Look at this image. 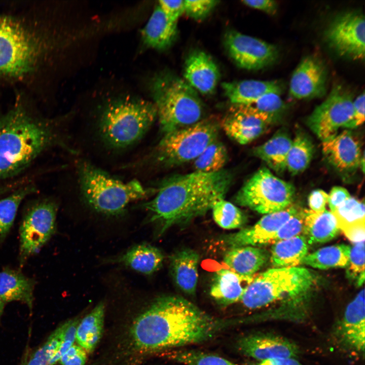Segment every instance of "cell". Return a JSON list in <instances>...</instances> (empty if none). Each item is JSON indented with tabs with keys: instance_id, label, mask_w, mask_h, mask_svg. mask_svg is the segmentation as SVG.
I'll return each mask as SVG.
<instances>
[{
	"instance_id": "cell-33",
	"label": "cell",
	"mask_w": 365,
	"mask_h": 365,
	"mask_svg": "<svg viewBox=\"0 0 365 365\" xmlns=\"http://www.w3.org/2000/svg\"><path fill=\"white\" fill-rule=\"evenodd\" d=\"M350 250V246L344 244L325 246L307 254L302 264L322 270L346 268Z\"/></svg>"
},
{
	"instance_id": "cell-9",
	"label": "cell",
	"mask_w": 365,
	"mask_h": 365,
	"mask_svg": "<svg viewBox=\"0 0 365 365\" xmlns=\"http://www.w3.org/2000/svg\"><path fill=\"white\" fill-rule=\"evenodd\" d=\"M220 127L215 120L205 119L164 134L153 154L155 162L171 167L194 161L217 139Z\"/></svg>"
},
{
	"instance_id": "cell-8",
	"label": "cell",
	"mask_w": 365,
	"mask_h": 365,
	"mask_svg": "<svg viewBox=\"0 0 365 365\" xmlns=\"http://www.w3.org/2000/svg\"><path fill=\"white\" fill-rule=\"evenodd\" d=\"M314 281L307 269L294 267L274 268L254 277L240 301L244 307L256 309L285 299L305 294Z\"/></svg>"
},
{
	"instance_id": "cell-44",
	"label": "cell",
	"mask_w": 365,
	"mask_h": 365,
	"mask_svg": "<svg viewBox=\"0 0 365 365\" xmlns=\"http://www.w3.org/2000/svg\"><path fill=\"white\" fill-rule=\"evenodd\" d=\"M78 322L71 320L64 323L62 341L58 351L51 359L49 365H54L59 361L62 355L73 345L76 340V331Z\"/></svg>"
},
{
	"instance_id": "cell-49",
	"label": "cell",
	"mask_w": 365,
	"mask_h": 365,
	"mask_svg": "<svg viewBox=\"0 0 365 365\" xmlns=\"http://www.w3.org/2000/svg\"><path fill=\"white\" fill-rule=\"evenodd\" d=\"M328 202V194L322 190L313 191L308 197L310 210L315 212H322L326 210Z\"/></svg>"
},
{
	"instance_id": "cell-22",
	"label": "cell",
	"mask_w": 365,
	"mask_h": 365,
	"mask_svg": "<svg viewBox=\"0 0 365 365\" xmlns=\"http://www.w3.org/2000/svg\"><path fill=\"white\" fill-rule=\"evenodd\" d=\"M254 277L241 276L230 269L214 273L210 289L211 297L220 305L228 306L240 301Z\"/></svg>"
},
{
	"instance_id": "cell-5",
	"label": "cell",
	"mask_w": 365,
	"mask_h": 365,
	"mask_svg": "<svg viewBox=\"0 0 365 365\" xmlns=\"http://www.w3.org/2000/svg\"><path fill=\"white\" fill-rule=\"evenodd\" d=\"M78 173L84 200L105 215H122L129 203L145 198L151 192L137 180L123 182L87 161L79 163Z\"/></svg>"
},
{
	"instance_id": "cell-13",
	"label": "cell",
	"mask_w": 365,
	"mask_h": 365,
	"mask_svg": "<svg viewBox=\"0 0 365 365\" xmlns=\"http://www.w3.org/2000/svg\"><path fill=\"white\" fill-rule=\"evenodd\" d=\"M364 17L357 11H348L335 16L324 32L329 47L341 57L363 60L365 56Z\"/></svg>"
},
{
	"instance_id": "cell-16",
	"label": "cell",
	"mask_w": 365,
	"mask_h": 365,
	"mask_svg": "<svg viewBox=\"0 0 365 365\" xmlns=\"http://www.w3.org/2000/svg\"><path fill=\"white\" fill-rule=\"evenodd\" d=\"M300 209L292 204L282 210L267 214L253 226L226 236L225 243L231 248L268 244L282 225Z\"/></svg>"
},
{
	"instance_id": "cell-24",
	"label": "cell",
	"mask_w": 365,
	"mask_h": 365,
	"mask_svg": "<svg viewBox=\"0 0 365 365\" xmlns=\"http://www.w3.org/2000/svg\"><path fill=\"white\" fill-rule=\"evenodd\" d=\"M35 280L20 270L5 268L0 272V299L6 304L20 302L31 310L34 301Z\"/></svg>"
},
{
	"instance_id": "cell-20",
	"label": "cell",
	"mask_w": 365,
	"mask_h": 365,
	"mask_svg": "<svg viewBox=\"0 0 365 365\" xmlns=\"http://www.w3.org/2000/svg\"><path fill=\"white\" fill-rule=\"evenodd\" d=\"M322 151L328 163L341 173H353L359 167L362 156L360 142L350 130L322 142Z\"/></svg>"
},
{
	"instance_id": "cell-15",
	"label": "cell",
	"mask_w": 365,
	"mask_h": 365,
	"mask_svg": "<svg viewBox=\"0 0 365 365\" xmlns=\"http://www.w3.org/2000/svg\"><path fill=\"white\" fill-rule=\"evenodd\" d=\"M337 344L346 351L364 356L365 349L364 290L347 305L333 333Z\"/></svg>"
},
{
	"instance_id": "cell-30",
	"label": "cell",
	"mask_w": 365,
	"mask_h": 365,
	"mask_svg": "<svg viewBox=\"0 0 365 365\" xmlns=\"http://www.w3.org/2000/svg\"><path fill=\"white\" fill-rule=\"evenodd\" d=\"M339 230L336 219L330 211L315 212L305 209L303 233L308 242H328L338 234Z\"/></svg>"
},
{
	"instance_id": "cell-21",
	"label": "cell",
	"mask_w": 365,
	"mask_h": 365,
	"mask_svg": "<svg viewBox=\"0 0 365 365\" xmlns=\"http://www.w3.org/2000/svg\"><path fill=\"white\" fill-rule=\"evenodd\" d=\"M185 81L197 92L203 95L214 92L217 85L220 72L212 58L200 50L191 52L184 64Z\"/></svg>"
},
{
	"instance_id": "cell-39",
	"label": "cell",
	"mask_w": 365,
	"mask_h": 365,
	"mask_svg": "<svg viewBox=\"0 0 365 365\" xmlns=\"http://www.w3.org/2000/svg\"><path fill=\"white\" fill-rule=\"evenodd\" d=\"M248 104L271 125L280 122L288 108L280 94L275 92L267 93Z\"/></svg>"
},
{
	"instance_id": "cell-25",
	"label": "cell",
	"mask_w": 365,
	"mask_h": 365,
	"mask_svg": "<svg viewBox=\"0 0 365 365\" xmlns=\"http://www.w3.org/2000/svg\"><path fill=\"white\" fill-rule=\"evenodd\" d=\"M224 93L232 104H250L270 92L281 94L282 86L276 81L244 80L222 84Z\"/></svg>"
},
{
	"instance_id": "cell-48",
	"label": "cell",
	"mask_w": 365,
	"mask_h": 365,
	"mask_svg": "<svg viewBox=\"0 0 365 365\" xmlns=\"http://www.w3.org/2000/svg\"><path fill=\"white\" fill-rule=\"evenodd\" d=\"M348 191L342 187L335 186L332 188L328 194V202L330 211L334 212L344 202L351 198Z\"/></svg>"
},
{
	"instance_id": "cell-7",
	"label": "cell",
	"mask_w": 365,
	"mask_h": 365,
	"mask_svg": "<svg viewBox=\"0 0 365 365\" xmlns=\"http://www.w3.org/2000/svg\"><path fill=\"white\" fill-rule=\"evenodd\" d=\"M44 49L41 40L20 21L0 15V77L20 79L31 73Z\"/></svg>"
},
{
	"instance_id": "cell-26",
	"label": "cell",
	"mask_w": 365,
	"mask_h": 365,
	"mask_svg": "<svg viewBox=\"0 0 365 365\" xmlns=\"http://www.w3.org/2000/svg\"><path fill=\"white\" fill-rule=\"evenodd\" d=\"M199 256L194 250L182 249L170 259L172 277L177 286L189 295H194L198 278Z\"/></svg>"
},
{
	"instance_id": "cell-50",
	"label": "cell",
	"mask_w": 365,
	"mask_h": 365,
	"mask_svg": "<svg viewBox=\"0 0 365 365\" xmlns=\"http://www.w3.org/2000/svg\"><path fill=\"white\" fill-rule=\"evenodd\" d=\"M242 2L249 7L263 11L272 15L276 13L278 9L277 2L273 0H245Z\"/></svg>"
},
{
	"instance_id": "cell-42",
	"label": "cell",
	"mask_w": 365,
	"mask_h": 365,
	"mask_svg": "<svg viewBox=\"0 0 365 365\" xmlns=\"http://www.w3.org/2000/svg\"><path fill=\"white\" fill-rule=\"evenodd\" d=\"M305 209H300L278 230L270 241L269 244L289 239L303 232Z\"/></svg>"
},
{
	"instance_id": "cell-31",
	"label": "cell",
	"mask_w": 365,
	"mask_h": 365,
	"mask_svg": "<svg viewBox=\"0 0 365 365\" xmlns=\"http://www.w3.org/2000/svg\"><path fill=\"white\" fill-rule=\"evenodd\" d=\"M308 247L306 238L299 235L273 244L269 259L275 268L298 267L307 254Z\"/></svg>"
},
{
	"instance_id": "cell-12",
	"label": "cell",
	"mask_w": 365,
	"mask_h": 365,
	"mask_svg": "<svg viewBox=\"0 0 365 365\" xmlns=\"http://www.w3.org/2000/svg\"><path fill=\"white\" fill-rule=\"evenodd\" d=\"M353 110L352 93L341 85L333 87L327 98L307 119L309 128L322 141L329 140L351 119Z\"/></svg>"
},
{
	"instance_id": "cell-51",
	"label": "cell",
	"mask_w": 365,
	"mask_h": 365,
	"mask_svg": "<svg viewBox=\"0 0 365 365\" xmlns=\"http://www.w3.org/2000/svg\"><path fill=\"white\" fill-rule=\"evenodd\" d=\"M255 365H303L295 358L278 357L258 361Z\"/></svg>"
},
{
	"instance_id": "cell-6",
	"label": "cell",
	"mask_w": 365,
	"mask_h": 365,
	"mask_svg": "<svg viewBox=\"0 0 365 365\" xmlns=\"http://www.w3.org/2000/svg\"><path fill=\"white\" fill-rule=\"evenodd\" d=\"M157 118L151 102L124 97L108 103L100 115L99 133L106 145L122 149L138 141Z\"/></svg>"
},
{
	"instance_id": "cell-28",
	"label": "cell",
	"mask_w": 365,
	"mask_h": 365,
	"mask_svg": "<svg viewBox=\"0 0 365 365\" xmlns=\"http://www.w3.org/2000/svg\"><path fill=\"white\" fill-rule=\"evenodd\" d=\"M164 256L161 251L148 244L135 245L122 255L112 259V262L122 264L144 274L150 275L162 266Z\"/></svg>"
},
{
	"instance_id": "cell-11",
	"label": "cell",
	"mask_w": 365,
	"mask_h": 365,
	"mask_svg": "<svg viewBox=\"0 0 365 365\" xmlns=\"http://www.w3.org/2000/svg\"><path fill=\"white\" fill-rule=\"evenodd\" d=\"M57 211L56 203L50 199L39 201L26 211L19 227L20 266L38 253L54 234Z\"/></svg>"
},
{
	"instance_id": "cell-38",
	"label": "cell",
	"mask_w": 365,
	"mask_h": 365,
	"mask_svg": "<svg viewBox=\"0 0 365 365\" xmlns=\"http://www.w3.org/2000/svg\"><path fill=\"white\" fill-rule=\"evenodd\" d=\"M165 352L168 359L185 365H237L216 354L198 350L172 349Z\"/></svg>"
},
{
	"instance_id": "cell-17",
	"label": "cell",
	"mask_w": 365,
	"mask_h": 365,
	"mask_svg": "<svg viewBox=\"0 0 365 365\" xmlns=\"http://www.w3.org/2000/svg\"><path fill=\"white\" fill-rule=\"evenodd\" d=\"M221 125L226 134L240 144L249 143L271 125L248 104H232Z\"/></svg>"
},
{
	"instance_id": "cell-43",
	"label": "cell",
	"mask_w": 365,
	"mask_h": 365,
	"mask_svg": "<svg viewBox=\"0 0 365 365\" xmlns=\"http://www.w3.org/2000/svg\"><path fill=\"white\" fill-rule=\"evenodd\" d=\"M218 3L214 0L184 1L185 13L195 20H202L210 14Z\"/></svg>"
},
{
	"instance_id": "cell-47",
	"label": "cell",
	"mask_w": 365,
	"mask_h": 365,
	"mask_svg": "<svg viewBox=\"0 0 365 365\" xmlns=\"http://www.w3.org/2000/svg\"><path fill=\"white\" fill-rule=\"evenodd\" d=\"M167 18L176 23L185 13L184 1H159L158 4Z\"/></svg>"
},
{
	"instance_id": "cell-34",
	"label": "cell",
	"mask_w": 365,
	"mask_h": 365,
	"mask_svg": "<svg viewBox=\"0 0 365 365\" xmlns=\"http://www.w3.org/2000/svg\"><path fill=\"white\" fill-rule=\"evenodd\" d=\"M314 150L310 138L304 132L298 130L288 153L286 169L293 175L303 172L310 163Z\"/></svg>"
},
{
	"instance_id": "cell-45",
	"label": "cell",
	"mask_w": 365,
	"mask_h": 365,
	"mask_svg": "<svg viewBox=\"0 0 365 365\" xmlns=\"http://www.w3.org/2000/svg\"><path fill=\"white\" fill-rule=\"evenodd\" d=\"M364 92L358 95L353 100V110L351 119L343 126L348 130L356 128L364 121Z\"/></svg>"
},
{
	"instance_id": "cell-36",
	"label": "cell",
	"mask_w": 365,
	"mask_h": 365,
	"mask_svg": "<svg viewBox=\"0 0 365 365\" xmlns=\"http://www.w3.org/2000/svg\"><path fill=\"white\" fill-rule=\"evenodd\" d=\"M228 159L227 150L218 139L210 143L193 161L195 171L212 173L221 171Z\"/></svg>"
},
{
	"instance_id": "cell-18",
	"label": "cell",
	"mask_w": 365,
	"mask_h": 365,
	"mask_svg": "<svg viewBox=\"0 0 365 365\" xmlns=\"http://www.w3.org/2000/svg\"><path fill=\"white\" fill-rule=\"evenodd\" d=\"M236 346L243 355L258 361L278 357L296 358L298 346L287 338L271 333H253L240 338Z\"/></svg>"
},
{
	"instance_id": "cell-3",
	"label": "cell",
	"mask_w": 365,
	"mask_h": 365,
	"mask_svg": "<svg viewBox=\"0 0 365 365\" xmlns=\"http://www.w3.org/2000/svg\"><path fill=\"white\" fill-rule=\"evenodd\" d=\"M61 142L56 121L37 115L17 100L0 117V180L20 173Z\"/></svg>"
},
{
	"instance_id": "cell-52",
	"label": "cell",
	"mask_w": 365,
	"mask_h": 365,
	"mask_svg": "<svg viewBox=\"0 0 365 365\" xmlns=\"http://www.w3.org/2000/svg\"><path fill=\"white\" fill-rule=\"evenodd\" d=\"M359 167H360L363 173H364V153L362 154V156L361 157L360 161V164H359Z\"/></svg>"
},
{
	"instance_id": "cell-32",
	"label": "cell",
	"mask_w": 365,
	"mask_h": 365,
	"mask_svg": "<svg viewBox=\"0 0 365 365\" xmlns=\"http://www.w3.org/2000/svg\"><path fill=\"white\" fill-rule=\"evenodd\" d=\"M104 314V306L100 303L77 326L76 340L88 352L94 350L101 337Z\"/></svg>"
},
{
	"instance_id": "cell-53",
	"label": "cell",
	"mask_w": 365,
	"mask_h": 365,
	"mask_svg": "<svg viewBox=\"0 0 365 365\" xmlns=\"http://www.w3.org/2000/svg\"><path fill=\"white\" fill-rule=\"evenodd\" d=\"M5 304L0 299V320L3 315Z\"/></svg>"
},
{
	"instance_id": "cell-4",
	"label": "cell",
	"mask_w": 365,
	"mask_h": 365,
	"mask_svg": "<svg viewBox=\"0 0 365 365\" xmlns=\"http://www.w3.org/2000/svg\"><path fill=\"white\" fill-rule=\"evenodd\" d=\"M150 91L163 134L203 119L204 105L197 92L174 74L164 71L155 76Z\"/></svg>"
},
{
	"instance_id": "cell-41",
	"label": "cell",
	"mask_w": 365,
	"mask_h": 365,
	"mask_svg": "<svg viewBox=\"0 0 365 365\" xmlns=\"http://www.w3.org/2000/svg\"><path fill=\"white\" fill-rule=\"evenodd\" d=\"M346 275L353 281L357 286H361L364 280V242L355 243L351 247Z\"/></svg>"
},
{
	"instance_id": "cell-46",
	"label": "cell",
	"mask_w": 365,
	"mask_h": 365,
	"mask_svg": "<svg viewBox=\"0 0 365 365\" xmlns=\"http://www.w3.org/2000/svg\"><path fill=\"white\" fill-rule=\"evenodd\" d=\"M86 359L87 354L85 349L80 346L73 345L59 361L61 365H84Z\"/></svg>"
},
{
	"instance_id": "cell-40",
	"label": "cell",
	"mask_w": 365,
	"mask_h": 365,
	"mask_svg": "<svg viewBox=\"0 0 365 365\" xmlns=\"http://www.w3.org/2000/svg\"><path fill=\"white\" fill-rule=\"evenodd\" d=\"M211 209L214 222L223 229L239 228L246 222V217L240 209L224 198L216 201Z\"/></svg>"
},
{
	"instance_id": "cell-10",
	"label": "cell",
	"mask_w": 365,
	"mask_h": 365,
	"mask_svg": "<svg viewBox=\"0 0 365 365\" xmlns=\"http://www.w3.org/2000/svg\"><path fill=\"white\" fill-rule=\"evenodd\" d=\"M295 188L290 183L262 167L242 186L235 195V202L262 214L282 210L293 204Z\"/></svg>"
},
{
	"instance_id": "cell-14",
	"label": "cell",
	"mask_w": 365,
	"mask_h": 365,
	"mask_svg": "<svg viewBox=\"0 0 365 365\" xmlns=\"http://www.w3.org/2000/svg\"><path fill=\"white\" fill-rule=\"evenodd\" d=\"M228 54L239 67L250 70L266 68L276 62L279 51L275 45L235 30L225 34Z\"/></svg>"
},
{
	"instance_id": "cell-1",
	"label": "cell",
	"mask_w": 365,
	"mask_h": 365,
	"mask_svg": "<svg viewBox=\"0 0 365 365\" xmlns=\"http://www.w3.org/2000/svg\"><path fill=\"white\" fill-rule=\"evenodd\" d=\"M230 321L210 316L184 298L166 296L136 318L131 334L142 352L166 351L210 340Z\"/></svg>"
},
{
	"instance_id": "cell-35",
	"label": "cell",
	"mask_w": 365,
	"mask_h": 365,
	"mask_svg": "<svg viewBox=\"0 0 365 365\" xmlns=\"http://www.w3.org/2000/svg\"><path fill=\"white\" fill-rule=\"evenodd\" d=\"M36 191L35 187L27 185L0 199V243L4 241L10 231L21 203Z\"/></svg>"
},
{
	"instance_id": "cell-29",
	"label": "cell",
	"mask_w": 365,
	"mask_h": 365,
	"mask_svg": "<svg viewBox=\"0 0 365 365\" xmlns=\"http://www.w3.org/2000/svg\"><path fill=\"white\" fill-rule=\"evenodd\" d=\"M292 140L285 130H280L264 143L256 147L253 155L278 173L286 169V160Z\"/></svg>"
},
{
	"instance_id": "cell-27",
	"label": "cell",
	"mask_w": 365,
	"mask_h": 365,
	"mask_svg": "<svg viewBox=\"0 0 365 365\" xmlns=\"http://www.w3.org/2000/svg\"><path fill=\"white\" fill-rule=\"evenodd\" d=\"M270 254L265 249L252 246L231 248L224 257L230 270L244 277L253 276L266 263Z\"/></svg>"
},
{
	"instance_id": "cell-19",
	"label": "cell",
	"mask_w": 365,
	"mask_h": 365,
	"mask_svg": "<svg viewBox=\"0 0 365 365\" xmlns=\"http://www.w3.org/2000/svg\"><path fill=\"white\" fill-rule=\"evenodd\" d=\"M326 79L327 71L322 62L316 57L307 56L293 72L289 94L297 99L321 97L326 92Z\"/></svg>"
},
{
	"instance_id": "cell-23",
	"label": "cell",
	"mask_w": 365,
	"mask_h": 365,
	"mask_svg": "<svg viewBox=\"0 0 365 365\" xmlns=\"http://www.w3.org/2000/svg\"><path fill=\"white\" fill-rule=\"evenodd\" d=\"M141 34L142 42L146 46L159 51L165 50L177 38V23L171 21L157 5Z\"/></svg>"
},
{
	"instance_id": "cell-2",
	"label": "cell",
	"mask_w": 365,
	"mask_h": 365,
	"mask_svg": "<svg viewBox=\"0 0 365 365\" xmlns=\"http://www.w3.org/2000/svg\"><path fill=\"white\" fill-rule=\"evenodd\" d=\"M232 179L231 173L224 169L173 176L162 183L154 199L140 207L148 211V222L157 226L161 235L173 226L186 225L211 209L224 198Z\"/></svg>"
},
{
	"instance_id": "cell-37",
	"label": "cell",
	"mask_w": 365,
	"mask_h": 365,
	"mask_svg": "<svg viewBox=\"0 0 365 365\" xmlns=\"http://www.w3.org/2000/svg\"><path fill=\"white\" fill-rule=\"evenodd\" d=\"M364 204L351 197L334 212L338 228L343 233L356 227L365 226Z\"/></svg>"
}]
</instances>
